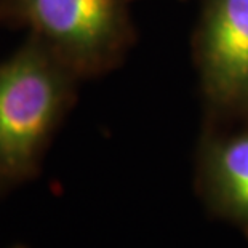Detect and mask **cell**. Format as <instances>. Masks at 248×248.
Segmentation results:
<instances>
[{
    "instance_id": "52a82bcc",
    "label": "cell",
    "mask_w": 248,
    "mask_h": 248,
    "mask_svg": "<svg viewBox=\"0 0 248 248\" xmlns=\"http://www.w3.org/2000/svg\"><path fill=\"white\" fill-rule=\"evenodd\" d=\"M0 191H2V187H0Z\"/></svg>"
},
{
    "instance_id": "6da1fadb",
    "label": "cell",
    "mask_w": 248,
    "mask_h": 248,
    "mask_svg": "<svg viewBox=\"0 0 248 248\" xmlns=\"http://www.w3.org/2000/svg\"><path fill=\"white\" fill-rule=\"evenodd\" d=\"M80 80L39 39L29 35L0 62V187L32 179L40 170Z\"/></svg>"
},
{
    "instance_id": "5b68a950",
    "label": "cell",
    "mask_w": 248,
    "mask_h": 248,
    "mask_svg": "<svg viewBox=\"0 0 248 248\" xmlns=\"http://www.w3.org/2000/svg\"><path fill=\"white\" fill-rule=\"evenodd\" d=\"M13 23L12 0H0V24Z\"/></svg>"
},
{
    "instance_id": "8992f818",
    "label": "cell",
    "mask_w": 248,
    "mask_h": 248,
    "mask_svg": "<svg viewBox=\"0 0 248 248\" xmlns=\"http://www.w3.org/2000/svg\"><path fill=\"white\" fill-rule=\"evenodd\" d=\"M12 248H28V247H24V245H15V247H12Z\"/></svg>"
},
{
    "instance_id": "7a4b0ae2",
    "label": "cell",
    "mask_w": 248,
    "mask_h": 248,
    "mask_svg": "<svg viewBox=\"0 0 248 248\" xmlns=\"http://www.w3.org/2000/svg\"><path fill=\"white\" fill-rule=\"evenodd\" d=\"M131 0H12L13 23L29 29L78 78L114 69L135 39Z\"/></svg>"
},
{
    "instance_id": "3957f363",
    "label": "cell",
    "mask_w": 248,
    "mask_h": 248,
    "mask_svg": "<svg viewBox=\"0 0 248 248\" xmlns=\"http://www.w3.org/2000/svg\"><path fill=\"white\" fill-rule=\"evenodd\" d=\"M194 53L212 119L248 120V0H202Z\"/></svg>"
},
{
    "instance_id": "277c9868",
    "label": "cell",
    "mask_w": 248,
    "mask_h": 248,
    "mask_svg": "<svg viewBox=\"0 0 248 248\" xmlns=\"http://www.w3.org/2000/svg\"><path fill=\"white\" fill-rule=\"evenodd\" d=\"M195 184L210 213L237 226L248 239V126L205 133Z\"/></svg>"
}]
</instances>
